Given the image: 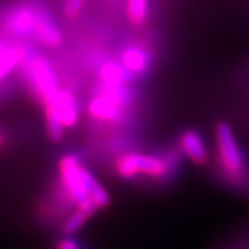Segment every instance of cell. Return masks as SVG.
<instances>
[{
  "mask_svg": "<svg viewBox=\"0 0 249 249\" xmlns=\"http://www.w3.org/2000/svg\"><path fill=\"white\" fill-rule=\"evenodd\" d=\"M57 249H79V244L70 237V238H64L62 241H60L57 245Z\"/></svg>",
  "mask_w": 249,
  "mask_h": 249,
  "instance_id": "cell-16",
  "label": "cell"
},
{
  "mask_svg": "<svg viewBox=\"0 0 249 249\" xmlns=\"http://www.w3.org/2000/svg\"><path fill=\"white\" fill-rule=\"evenodd\" d=\"M88 168H85L78 157L67 154L60 160V178L67 196L75 204L76 209H83L94 214L98 209L93 204L88 186Z\"/></svg>",
  "mask_w": 249,
  "mask_h": 249,
  "instance_id": "cell-1",
  "label": "cell"
},
{
  "mask_svg": "<svg viewBox=\"0 0 249 249\" xmlns=\"http://www.w3.org/2000/svg\"><path fill=\"white\" fill-rule=\"evenodd\" d=\"M133 75L122 65V62L107 61L100 68V80L103 85H126Z\"/></svg>",
  "mask_w": 249,
  "mask_h": 249,
  "instance_id": "cell-10",
  "label": "cell"
},
{
  "mask_svg": "<svg viewBox=\"0 0 249 249\" xmlns=\"http://www.w3.org/2000/svg\"><path fill=\"white\" fill-rule=\"evenodd\" d=\"M93 214L83 211V209H76L73 213L65 220L64 223V232L67 235H73L75 232H78L86 224V222L89 220Z\"/></svg>",
  "mask_w": 249,
  "mask_h": 249,
  "instance_id": "cell-13",
  "label": "cell"
},
{
  "mask_svg": "<svg viewBox=\"0 0 249 249\" xmlns=\"http://www.w3.org/2000/svg\"><path fill=\"white\" fill-rule=\"evenodd\" d=\"M126 16L133 25H142L148 17V0H127Z\"/></svg>",
  "mask_w": 249,
  "mask_h": 249,
  "instance_id": "cell-12",
  "label": "cell"
},
{
  "mask_svg": "<svg viewBox=\"0 0 249 249\" xmlns=\"http://www.w3.org/2000/svg\"><path fill=\"white\" fill-rule=\"evenodd\" d=\"M36 13V27L35 32L39 39L50 47H57L61 45L62 36L60 29L49 17V14L43 10H37Z\"/></svg>",
  "mask_w": 249,
  "mask_h": 249,
  "instance_id": "cell-9",
  "label": "cell"
},
{
  "mask_svg": "<svg viewBox=\"0 0 249 249\" xmlns=\"http://www.w3.org/2000/svg\"><path fill=\"white\" fill-rule=\"evenodd\" d=\"M31 73L36 89L45 103V108L54 107L60 89L57 88V78L50 64L43 58L37 57L32 61Z\"/></svg>",
  "mask_w": 249,
  "mask_h": 249,
  "instance_id": "cell-4",
  "label": "cell"
},
{
  "mask_svg": "<svg viewBox=\"0 0 249 249\" xmlns=\"http://www.w3.org/2000/svg\"><path fill=\"white\" fill-rule=\"evenodd\" d=\"M178 147L180 151L186 155L193 163L202 166L208 162V150L204 140L196 130H186L183 132L178 139Z\"/></svg>",
  "mask_w": 249,
  "mask_h": 249,
  "instance_id": "cell-7",
  "label": "cell"
},
{
  "mask_svg": "<svg viewBox=\"0 0 249 249\" xmlns=\"http://www.w3.org/2000/svg\"><path fill=\"white\" fill-rule=\"evenodd\" d=\"M10 29L17 35H29L35 31L36 13L34 10L22 7L16 10L10 17Z\"/></svg>",
  "mask_w": 249,
  "mask_h": 249,
  "instance_id": "cell-11",
  "label": "cell"
},
{
  "mask_svg": "<svg viewBox=\"0 0 249 249\" xmlns=\"http://www.w3.org/2000/svg\"><path fill=\"white\" fill-rule=\"evenodd\" d=\"M172 160L162 155L126 152L115 162L116 173L124 178H165L172 170Z\"/></svg>",
  "mask_w": 249,
  "mask_h": 249,
  "instance_id": "cell-2",
  "label": "cell"
},
{
  "mask_svg": "<svg viewBox=\"0 0 249 249\" xmlns=\"http://www.w3.org/2000/svg\"><path fill=\"white\" fill-rule=\"evenodd\" d=\"M86 0H67L64 4V16L68 18H75L79 14Z\"/></svg>",
  "mask_w": 249,
  "mask_h": 249,
  "instance_id": "cell-15",
  "label": "cell"
},
{
  "mask_svg": "<svg viewBox=\"0 0 249 249\" xmlns=\"http://www.w3.org/2000/svg\"><path fill=\"white\" fill-rule=\"evenodd\" d=\"M0 142H1V134H0Z\"/></svg>",
  "mask_w": 249,
  "mask_h": 249,
  "instance_id": "cell-17",
  "label": "cell"
},
{
  "mask_svg": "<svg viewBox=\"0 0 249 249\" xmlns=\"http://www.w3.org/2000/svg\"><path fill=\"white\" fill-rule=\"evenodd\" d=\"M214 142L217 160L223 173L231 181H240L244 178V157L235 140L232 129L227 122H219L214 130Z\"/></svg>",
  "mask_w": 249,
  "mask_h": 249,
  "instance_id": "cell-3",
  "label": "cell"
},
{
  "mask_svg": "<svg viewBox=\"0 0 249 249\" xmlns=\"http://www.w3.org/2000/svg\"><path fill=\"white\" fill-rule=\"evenodd\" d=\"M19 60V54L13 49H4L0 52V80L9 73Z\"/></svg>",
  "mask_w": 249,
  "mask_h": 249,
  "instance_id": "cell-14",
  "label": "cell"
},
{
  "mask_svg": "<svg viewBox=\"0 0 249 249\" xmlns=\"http://www.w3.org/2000/svg\"><path fill=\"white\" fill-rule=\"evenodd\" d=\"M124 109L126 106L103 90H100L97 96L90 100L88 106V111L93 118L101 122H111V124L121 122L124 119Z\"/></svg>",
  "mask_w": 249,
  "mask_h": 249,
  "instance_id": "cell-5",
  "label": "cell"
},
{
  "mask_svg": "<svg viewBox=\"0 0 249 249\" xmlns=\"http://www.w3.org/2000/svg\"><path fill=\"white\" fill-rule=\"evenodd\" d=\"M45 111L46 112H57L64 127H73L79 118L76 98L70 90H60L57 100H55V106L45 108Z\"/></svg>",
  "mask_w": 249,
  "mask_h": 249,
  "instance_id": "cell-6",
  "label": "cell"
},
{
  "mask_svg": "<svg viewBox=\"0 0 249 249\" xmlns=\"http://www.w3.org/2000/svg\"><path fill=\"white\" fill-rule=\"evenodd\" d=\"M121 62L132 75H142L148 70L150 54L140 46H129L121 54Z\"/></svg>",
  "mask_w": 249,
  "mask_h": 249,
  "instance_id": "cell-8",
  "label": "cell"
}]
</instances>
